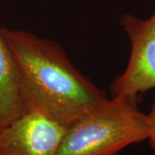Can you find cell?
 I'll list each match as a JSON object with an SVG mask.
<instances>
[{"mask_svg": "<svg viewBox=\"0 0 155 155\" xmlns=\"http://www.w3.org/2000/svg\"><path fill=\"white\" fill-rule=\"evenodd\" d=\"M141 95L106 98L67 127L57 155H117L149 136L147 115L139 109Z\"/></svg>", "mask_w": 155, "mask_h": 155, "instance_id": "obj_2", "label": "cell"}, {"mask_svg": "<svg viewBox=\"0 0 155 155\" xmlns=\"http://www.w3.org/2000/svg\"><path fill=\"white\" fill-rule=\"evenodd\" d=\"M67 127L27 112L0 128V155H57Z\"/></svg>", "mask_w": 155, "mask_h": 155, "instance_id": "obj_4", "label": "cell"}, {"mask_svg": "<svg viewBox=\"0 0 155 155\" xmlns=\"http://www.w3.org/2000/svg\"><path fill=\"white\" fill-rule=\"evenodd\" d=\"M120 24L131 42V54L124 72L114 78L110 96L141 95L155 88V11L146 20L124 14Z\"/></svg>", "mask_w": 155, "mask_h": 155, "instance_id": "obj_3", "label": "cell"}, {"mask_svg": "<svg viewBox=\"0 0 155 155\" xmlns=\"http://www.w3.org/2000/svg\"><path fill=\"white\" fill-rule=\"evenodd\" d=\"M25 114L19 67L0 28V128Z\"/></svg>", "mask_w": 155, "mask_h": 155, "instance_id": "obj_5", "label": "cell"}, {"mask_svg": "<svg viewBox=\"0 0 155 155\" xmlns=\"http://www.w3.org/2000/svg\"><path fill=\"white\" fill-rule=\"evenodd\" d=\"M2 30L19 67L25 113L38 112L67 128L107 98L58 43L25 30Z\"/></svg>", "mask_w": 155, "mask_h": 155, "instance_id": "obj_1", "label": "cell"}, {"mask_svg": "<svg viewBox=\"0 0 155 155\" xmlns=\"http://www.w3.org/2000/svg\"><path fill=\"white\" fill-rule=\"evenodd\" d=\"M147 115L149 122V136L147 140H148L150 147L155 151V98L152 104L151 110Z\"/></svg>", "mask_w": 155, "mask_h": 155, "instance_id": "obj_6", "label": "cell"}]
</instances>
